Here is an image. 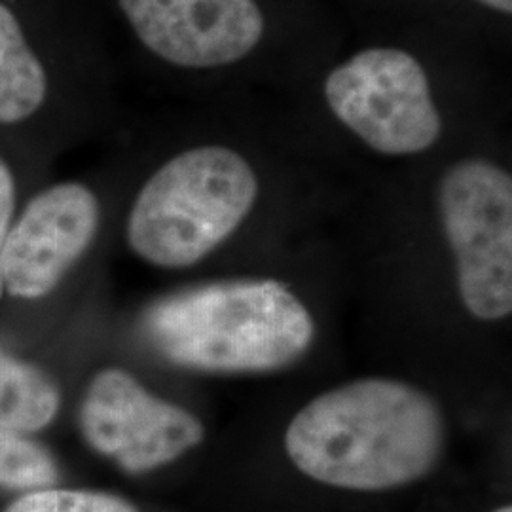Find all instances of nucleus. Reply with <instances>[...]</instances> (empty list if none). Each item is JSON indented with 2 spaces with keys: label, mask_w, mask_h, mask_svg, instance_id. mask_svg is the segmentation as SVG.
Returning <instances> with one entry per match:
<instances>
[{
  "label": "nucleus",
  "mask_w": 512,
  "mask_h": 512,
  "mask_svg": "<svg viewBox=\"0 0 512 512\" xmlns=\"http://www.w3.org/2000/svg\"><path fill=\"white\" fill-rule=\"evenodd\" d=\"M446 421L416 385L365 378L306 404L287 427L294 467L321 484L382 492L429 475L444 452Z\"/></svg>",
  "instance_id": "obj_1"
},
{
  "label": "nucleus",
  "mask_w": 512,
  "mask_h": 512,
  "mask_svg": "<svg viewBox=\"0 0 512 512\" xmlns=\"http://www.w3.org/2000/svg\"><path fill=\"white\" fill-rule=\"evenodd\" d=\"M143 332L173 365L256 374L296 363L310 349L315 323L287 285L241 279L165 296L148 308Z\"/></svg>",
  "instance_id": "obj_2"
},
{
  "label": "nucleus",
  "mask_w": 512,
  "mask_h": 512,
  "mask_svg": "<svg viewBox=\"0 0 512 512\" xmlns=\"http://www.w3.org/2000/svg\"><path fill=\"white\" fill-rule=\"evenodd\" d=\"M258 188L255 169L236 150H186L141 188L129 213V245L160 268L194 266L238 230Z\"/></svg>",
  "instance_id": "obj_3"
},
{
  "label": "nucleus",
  "mask_w": 512,
  "mask_h": 512,
  "mask_svg": "<svg viewBox=\"0 0 512 512\" xmlns=\"http://www.w3.org/2000/svg\"><path fill=\"white\" fill-rule=\"evenodd\" d=\"M442 230L456 258L459 296L482 321L512 311V179L488 160L452 165L439 184Z\"/></svg>",
  "instance_id": "obj_4"
},
{
  "label": "nucleus",
  "mask_w": 512,
  "mask_h": 512,
  "mask_svg": "<svg viewBox=\"0 0 512 512\" xmlns=\"http://www.w3.org/2000/svg\"><path fill=\"white\" fill-rule=\"evenodd\" d=\"M334 116L387 156L420 154L442 135V118L420 61L397 48H368L325 80Z\"/></svg>",
  "instance_id": "obj_5"
},
{
  "label": "nucleus",
  "mask_w": 512,
  "mask_h": 512,
  "mask_svg": "<svg viewBox=\"0 0 512 512\" xmlns=\"http://www.w3.org/2000/svg\"><path fill=\"white\" fill-rule=\"evenodd\" d=\"M80 427L97 454L116 461L129 475L164 467L203 440L196 416L148 393L120 368H107L93 378Z\"/></svg>",
  "instance_id": "obj_6"
},
{
  "label": "nucleus",
  "mask_w": 512,
  "mask_h": 512,
  "mask_svg": "<svg viewBox=\"0 0 512 512\" xmlns=\"http://www.w3.org/2000/svg\"><path fill=\"white\" fill-rule=\"evenodd\" d=\"M99 202L84 184H55L40 192L10 228L0 251V279L19 298L50 293L92 245Z\"/></svg>",
  "instance_id": "obj_7"
},
{
  "label": "nucleus",
  "mask_w": 512,
  "mask_h": 512,
  "mask_svg": "<svg viewBox=\"0 0 512 512\" xmlns=\"http://www.w3.org/2000/svg\"><path fill=\"white\" fill-rule=\"evenodd\" d=\"M120 8L150 52L186 69L236 63L264 35L255 0H120Z\"/></svg>",
  "instance_id": "obj_8"
},
{
  "label": "nucleus",
  "mask_w": 512,
  "mask_h": 512,
  "mask_svg": "<svg viewBox=\"0 0 512 512\" xmlns=\"http://www.w3.org/2000/svg\"><path fill=\"white\" fill-rule=\"evenodd\" d=\"M48 95V78L14 12L0 2V124L33 116Z\"/></svg>",
  "instance_id": "obj_9"
},
{
  "label": "nucleus",
  "mask_w": 512,
  "mask_h": 512,
  "mask_svg": "<svg viewBox=\"0 0 512 512\" xmlns=\"http://www.w3.org/2000/svg\"><path fill=\"white\" fill-rule=\"evenodd\" d=\"M59 393L48 376L0 349V429L27 435L54 420Z\"/></svg>",
  "instance_id": "obj_10"
},
{
  "label": "nucleus",
  "mask_w": 512,
  "mask_h": 512,
  "mask_svg": "<svg viewBox=\"0 0 512 512\" xmlns=\"http://www.w3.org/2000/svg\"><path fill=\"white\" fill-rule=\"evenodd\" d=\"M59 469L52 454L37 442L0 429V488L37 492L54 488Z\"/></svg>",
  "instance_id": "obj_11"
},
{
  "label": "nucleus",
  "mask_w": 512,
  "mask_h": 512,
  "mask_svg": "<svg viewBox=\"0 0 512 512\" xmlns=\"http://www.w3.org/2000/svg\"><path fill=\"white\" fill-rule=\"evenodd\" d=\"M4 512H139L118 495L46 488L27 492Z\"/></svg>",
  "instance_id": "obj_12"
},
{
  "label": "nucleus",
  "mask_w": 512,
  "mask_h": 512,
  "mask_svg": "<svg viewBox=\"0 0 512 512\" xmlns=\"http://www.w3.org/2000/svg\"><path fill=\"white\" fill-rule=\"evenodd\" d=\"M14 203H16V184L10 167L0 160V251L4 245V239L10 232V220L14 215ZM0 294H2V279H0Z\"/></svg>",
  "instance_id": "obj_13"
},
{
  "label": "nucleus",
  "mask_w": 512,
  "mask_h": 512,
  "mask_svg": "<svg viewBox=\"0 0 512 512\" xmlns=\"http://www.w3.org/2000/svg\"><path fill=\"white\" fill-rule=\"evenodd\" d=\"M492 10H497L501 14H511L512 12V0H476Z\"/></svg>",
  "instance_id": "obj_14"
},
{
  "label": "nucleus",
  "mask_w": 512,
  "mask_h": 512,
  "mask_svg": "<svg viewBox=\"0 0 512 512\" xmlns=\"http://www.w3.org/2000/svg\"><path fill=\"white\" fill-rule=\"evenodd\" d=\"M494 512H512V507H501V509H497Z\"/></svg>",
  "instance_id": "obj_15"
}]
</instances>
